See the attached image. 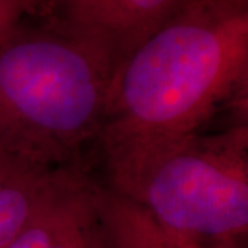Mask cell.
<instances>
[{
  "label": "cell",
  "mask_w": 248,
  "mask_h": 248,
  "mask_svg": "<svg viewBox=\"0 0 248 248\" xmlns=\"http://www.w3.org/2000/svg\"><path fill=\"white\" fill-rule=\"evenodd\" d=\"M236 240L237 239L221 240V241H218L217 248H237V246H236Z\"/></svg>",
  "instance_id": "9c48e42d"
},
{
  "label": "cell",
  "mask_w": 248,
  "mask_h": 248,
  "mask_svg": "<svg viewBox=\"0 0 248 248\" xmlns=\"http://www.w3.org/2000/svg\"><path fill=\"white\" fill-rule=\"evenodd\" d=\"M110 189L171 229L199 239H239L248 229V124L205 135L102 142Z\"/></svg>",
  "instance_id": "3957f363"
},
{
  "label": "cell",
  "mask_w": 248,
  "mask_h": 248,
  "mask_svg": "<svg viewBox=\"0 0 248 248\" xmlns=\"http://www.w3.org/2000/svg\"><path fill=\"white\" fill-rule=\"evenodd\" d=\"M22 0H0V46L17 29Z\"/></svg>",
  "instance_id": "ba28073f"
},
{
  "label": "cell",
  "mask_w": 248,
  "mask_h": 248,
  "mask_svg": "<svg viewBox=\"0 0 248 248\" xmlns=\"http://www.w3.org/2000/svg\"><path fill=\"white\" fill-rule=\"evenodd\" d=\"M57 170L36 164L0 141V248L9 247L21 231Z\"/></svg>",
  "instance_id": "8992f818"
},
{
  "label": "cell",
  "mask_w": 248,
  "mask_h": 248,
  "mask_svg": "<svg viewBox=\"0 0 248 248\" xmlns=\"http://www.w3.org/2000/svg\"><path fill=\"white\" fill-rule=\"evenodd\" d=\"M123 58L75 24L69 33H18L0 46V141L46 169L73 166L98 137Z\"/></svg>",
  "instance_id": "7a4b0ae2"
},
{
  "label": "cell",
  "mask_w": 248,
  "mask_h": 248,
  "mask_svg": "<svg viewBox=\"0 0 248 248\" xmlns=\"http://www.w3.org/2000/svg\"><path fill=\"white\" fill-rule=\"evenodd\" d=\"M192 0H73L76 25L101 36L122 54Z\"/></svg>",
  "instance_id": "5b68a950"
},
{
  "label": "cell",
  "mask_w": 248,
  "mask_h": 248,
  "mask_svg": "<svg viewBox=\"0 0 248 248\" xmlns=\"http://www.w3.org/2000/svg\"><path fill=\"white\" fill-rule=\"evenodd\" d=\"M247 14L192 0L124 54L101 142L203 131L229 105L247 107Z\"/></svg>",
  "instance_id": "6da1fadb"
},
{
  "label": "cell",
  "mask_w": 248,
  "mask_h": 248,
  "mask_svg": "<svg viewBox=\"0 0 248 248\" xmlns=\"http://www.w3.org/2000/svg\"><path fill=\"white\" fill-rule=\"evenodd\" d=\"M102 196L117 248H202V239L163 225L110 187H102Z\"/></svg>",
  "instance_id": "52a82bcc"
},
{
  "label": "cell",
  "mask_w": 248,
  "mask_h": 248,
  "mask_svg": "<svg viewBox=\"0 0 248 248\" xmlns=\"http://www.w3.org/2000/svg\"><path fill=\"white\" fill-rule=\"evenodd\" d=\"M7 248H117L102 186L75 164L58 169Z\"/></svg>",
  "instance_id": "277c9868"
}]
</instances>
